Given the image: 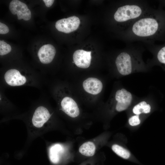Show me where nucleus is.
Here are the masks:
<instances>
[{"label":"nucleus","mask_w":165,"mask_h":165,"mask_svg":"<svg viewBox=\"0 0 165 165\" xmlns=\"http://www.w3.org/2000/svg\"><path fill=\"white\" fill-rule=\"evenodd\" d=\"M159 11L150 7L123 32L127 42H141L153 44L164 29L165 18Z\"/></svg>","instance_id":"obj_1"},{"label":"nucleus","mask_w":165,"mask_h":165,"mask_svg":"<svg viewBox=\"0 0 165 165\" xmlns=\"http://www.w3.org/2000/svg\"><path fill=\"white\" fill-rule=\"evenodd\" d=\"M0 87L6 88L28 86L41 88L47 82L45 75L33 70L11 68L0 75Z\"/></svg>","instance_id":"obj_2"},{"label":"nucleus","mask_w":165,"mask_h":165,"mask_svg":"<svg viewBox=\"0 0 165 165\" xmlns=\"http://www.w3.org/2000/svg\"><path fill=\"white\" fill-rule=\"evenodd\" d=\"M144 47L139 45L129 44L116 57L115 64L118 72L127 75L146 69V66L142 59Z\"/></svg>","instance_id":"obj_3"},{"label":"nucleus","mask_w":165,"mask_h":165,"mask_svg":"<svg viewBox=\"0 0 165 165\" xmlns=\"http://www.w3.org/2000/svg\"><path fill=\"white\" fill-rule=\"evenodd\" d=\"M150 7L145 1L126 0L115 11L113 19L121 24L123 31Z\"/></svg>","instance_id":"obj_4"},{"label":"nucleus","mask_w":165,"mask_h":165,"mask_svg":"<svg viewBox=\"0 0 165 165\" xmlns=\"http://www.w3.org/2000/svg\"><path fill=\"white\" fill-rule=\"evenodd\" d=\"M80 24L79 18L75 16L57 20L55 26L59 31L68 33L76 30Z\"/></svg>","instance_id":"obj_5"},{"label":"nucleus","mask_w":165,"mask_h":165,"mask_svg":"<svg viewBox=\"0 0 165 165\" xmlns=\"http://www.w3.org/2000/svg\"><path fill=\"white\" fill-rule=\"evenodd\" d=\"M133 97L131 93L124 88L118 90L115 95L116 101V110L119 112L127 109L132 103Z\"/></svg>","instance_id":"obj_6"},{"label":"nucleus","mask_w":165,"mask_h":165,"mask_svg":"<svg viewBox=\"0 0 165 165\" xmlns=\"http://www.w3.org/2000/svg\"><path fill=\"white\" fill-rule=\"evenodd\" d=\"M56 53V50L54 46L48 44L42 46L39 48L37 56L41 63L43 65H48L52 62Z\"/></svg>","instance_id":"obj_7"},{"label":"nucleus","mask_w":165,"mask_h":165,"mask_svg":"<svg viewBox=\"0 0 165 165\" xmlns=\"http://www.w3.org/2000/svg\"><path fill=\"white\" fill-rule=\"evenodd\" d=\"M91 52L82 50H76L73 53V59L74 62L78 67L86 68L89 67L91 59Z\"/></svg>","instance_id":"obj_8"},{"label":"nucleus","mask_w":165,"mask_h":165,"mask_svg":"<svg viewBox=\"0 0 165 165\" xmlns=\"http://www.w3.org/2000/svg\"><path fill=\"white\" fill-rule=\"evenodd\" d=\"M82 86L87 93L92 95H97L101 91L103 85L101 81L98 79L89 77L83 81Z\"/></svg>","instance_id":"obj_9"},{"label":"nucleus","mask_w":165,"mask_h":165,"mask_svg":"<svg viewBox=\"0 0 165 165\" xmlns=\"http://www.w3.org/2000/svg\"><path fill=\"white\" fill-rule=\"evenodd\" d=\"M144 44L148 50L153 53L156 60L165 69V45L159 47L155 46L153 44Z\"/></svg>","instance_id":"obj_10"},{"label":"nucleus","mask_w":165,"mask_h":165,"mask_svg":"<svg viewBox=\"0 0 165 165\" xmlns=\"http://www.w3.org/2000/svg\"><path fill=\"white\" fill-rule=\"evenodd\" d=\"M9 9L13 15L16 14L18 19H23L24 15L27 12L28 8L24 3L18 0L12 1L9 5Z\"/></svg>","instance_id":"obj_11"},{"label":"nucleus","mask_w":165,"mask_h":165,"mask_svg":"<svg viewBox=\"0 0 165 165\" xmlns=\"http://www.w3.org/2000/svg\"><path fill=\"white\" fill-rule=\"evenodd\" d=\"M62 146L57 144L52 145L49 151V156L51 161L54 164L58 163L60 160V153L63 151Z\"/></svg>","instance_id":"obj_12"},{"label":"nucleus","mask_w":165,"mask_h":165,"mask_svg":"<svg viewBox=\"0 0 165 165\" xmlns=\"http://www.w3.org/2000/svg\"><path fill=\"white\" fill-rule=\"evenodd\" d=\"M95 149L94 144L92 142L88 141L83 143L80 147L79 151L84 156H91L94 154Z\"/></svg>","instance_id":"obj_13"},{"label":"nucleus","mask_w":165,"mask_h":165,"mask_svg":"<svg viewBox=\"0 0 165 165\" xmlns=\"http://www.w3.org/2000/svg\"><path fill=\"white\" fill-rule=\"evenodd\" d=\"M151 109L150 105L148 104L145 101H143L134 106L132 111L134 114L139 115L142 113L147 114L149 113Z\"/></svg>","instance_id":"obj_14"},{"label":"nucleus","mask_w":165,"mask_h":165,"mask_svg":"<svg viewBox=\"0 0 165 165\" xmlns=\"http://www.w3.org/2000/svg\"><path fill=\"white\" fill-rule=\"evenodd\" d=\"M112 148L116 154L124 159H127L130 157L129 152L120 146L114 144L112 146Z\"/></svg>","instance_id":"obj_15"},{"label":"nucleus","mask_w":165,"mask_h":165,"mask_svg":"<svg viewBox=\"0 0 165 165\" xmlns=\"http://www.w3.org/2000/svg\"><path fill=\"white\" fill-rule=\"evenodd\" d=\"M10 46L5 42L0 41V55L1 56L6 55L11 51Z\"/></svg>","instance_id":"obj_16"},{"label":"nucleus","mask_w":165,"mask_h":165,"mask_svg":"<svg viewBox=\"0 0 165 165\" xmlns=\"http://www.w3.org/2000/svg\"><path fill=\"white\" fill-rule=\"evenodd\" d=\"M128 122L129 124L133 126H137L140 123V120L139 116L135 115L131 117L129 119Z\"/></svg>","instance_id":"obj_17"},{"label":"nucleus","mask_w":165,"mask_h":165,"mask_svg":"<svg viewBox=\"0 0 165 165\" xmlns=\"http://www.w3.org/2000/svg\"><path fill=\"white\" fill-rule=\"evenodd\" d=\"M9 31L8 27L5 24L0 23V34H5L8 33Z\"/></svg>","instance_id":"obj_18"},{"label":"nucleus","mask_w":165,"mask_h":165,"mask_svg":"<svg viewBox=\"0 0 165 165\" xmlns=\"http://www.w3.org/2000/svg\"><path fill=\"white\" fill-rule=\"evenodd\" d=\"M31 17V13L29 9L27 10V12L24 15L23 19L25 20H29Z\"/></svg>","instance_id":"obj_19"},{"label":"nucleus","mask_w":165,"mask_h":165,"mask_svg":"<svg viewBox=\"0 0 165 165\" xmlns=\"http://www.w3.org/2000/svg\"><path fill=\"white\" fill-rule=\"evenodd\" d=\"M46 6L49 7H50L53 3L54 1L53 0H43Z\"/></svg>","instance_id":"obj_20"}]
</instances>
